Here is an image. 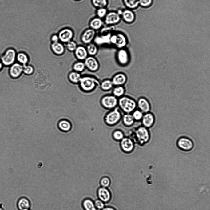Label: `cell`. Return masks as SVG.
I'll return each instance as SVG.
<instances>
[{"instance_id": "40", "label": "cell", "mask_w": 210, "mask_h": 210, "mask_svg": "<svg viewBox=\"0 0 210 210\" xmlns=\"http://www.w3.org/2000/svg\"><path fill=\"white\" fill-rule=\"evenodd\" d=\"M107 9L105 8H99L97 11V14L99 18H103L107 14Z\"/></svg>"}, {"instance_id": "12", "label": "cell", "mask_w": 210, "mask_h": 210, "mask_svg": "<svg viewBox=\"0 0 210 210\" xmlns=\"http://www.w3.org/2000/svg\"><path fill=\"white\" fill-rule=\"evenodd\" d=\"M95 30L91 28L86 30L82 34L81 40L85 44L88 45L94 39L95 36Z\"/></svg>"}, {"instance_id": "6", "label": "cell", "mask_w": 210, "mask_h": 210, "mask_svg": "<svg viewBox=\"0 0 210 210\" xmlns=\"http://www.w3.org/2000/svg\"><path fill=\"white\" fill-rule=\"evenodd\" d=\"M116 59L119 64L123 66H126L130 60L129 52L125 48L118 49L116 54Z\"/></svg>"}, {"instance_id": "5", "label": "cell", "mask_w": 210, "mask_h": 210, "mask_svg": "<svg viewBox=\"0 0 210 210\" xmlns=\"http://www.w3.org/2000/svg\"><path fill=\"white\" fill-rule=\"evenodd\" d=\"M176 145L179 149L184 151H189L192 150L194 146L192 140L185 136L179 138L177 141Z\"/></svg>"}, {"instance_id": "20", "label": "cell", "mask_w": 210, "mask_h": 210, "mask_svg": "<svg viewBox=\"0 0 210 210\" xmlns=\"http://www.w3.org/2000/svg\"><path fill=\"white\" fill-rule=\"evenodd\" d=\"M75 51L76 57L80 60L84 61L88 56L86 48L84 46L77 47Z\"/></svg>"}, {"instance_id": "43", "label": "cell", "mask_w": 210, "mask_h": 210, "mask_svg": "<svg viewBox=\"0 0 210 210\" xmlns=\"http://www.w3.org/2000/svg\"><path fill=\"white\" fill-rule=\"evenodd\" d=\"M23 71L26 74L30 75L32 74L33 71V67L30 66L23 65Z\"/></svg>"}, {"instance_id": "25", "label": "cell", "mask_w": 210, "mask_h": 210, "mask_svg": "<svg viewBox=\"0 0 210 210\" xmlns=\"http://www.w3.org/2000/svg\"><path fill=\"white\" fill-rule=\"evenodd\" d=\"M111 35L110 34H108L106 35L99 36L95 39V43L97 45L110 43V39Z\"/></svg>"}, {"instance_id": "8", "label": "cell", "mask_w": 210, "mask_h": 210, "mask_svg": "<svg viewBox=\"0 0 210 210\" xmlns=\"http://www.w3.org/2000/svg\"><path fill=\"white\" fill-rule=\"evenodd\" d=\"M85 68L91 72L97 71L100 68V64L94 56H88L84 62Z\"/></svg>"}, {"instance_id": "7", "label": "cell", "mask_w": 210, "mask_h": 210, "mask_svg": "<svg viewBox=\"0 0 210 210\" xmlns=\"http://www.w3.org/2000/svg\"><path fill=\"white\" fill-rule=\"evenodd\" d=\"M100 102L102 105L107 109L115 107L118 104V99L112 95L103 96L101 99Z\"/></svg>"}, {"instance_id": "11", "label": "cell", "mask_w": 210, "mask_h": 210, "mask_svg": "<svg viewBox=\"0 0 210 210\" xmlns=\"http://www.w3.org/2000/svg\"><path fill=\"white\" fill-rule=\"evenodd\" d=\"M120 114L117 108L109 113L105 117V121L107 123L110 125L116 123L120 118Z\"/></svg>"}, {"instance_id": "49", "label": "cell", "mask_w": 210, "mask_h": 210, "mask_svg": "<svg viewBox=\"0 0 210 210\" xmlns=\"http://www.w3.org/2000/svg\"><path fill=\"white\" fill-rule=\"evenodd\" d=\"M22 210H30V208H26V209H23Z\"/></svg>"}, {"instance_id": "44", "label": "cell", "mask_w": 210, "mask_h": 210, "mask_svg": "<svg viewBox=\"0 0 210 210\" xmlns=\"http://www.w3.org/2000/svg\"><path fill=\"white\" fill-rule=\"evenodd\" d=\"M113 137L116 139L119 140L123 139V135L121 131H115L114 133Z\"/></svg>"}, {"instance_id": "46", "label": "cell", "mask_w": 210, "mask_h": 210, "mask_svg": "<svg viewBox=\"0 0 210 210\" xmlns=\"http://www.w3.org/2000/svg\"><path fill=\"white\" fill-rule=\"evenodd\" d=\"M101 210H116L113 208L111 207H106L104 208Z\"/></svg>"}, {"instance_id": "27", "label": "cell", "mask_w": 210, "mask_h": 210, "mask_svg": "<svg viewBox=\"0 0 210 210\" xmlns=\"http://www.w3.org/2000/svg\"><path fill=\"white\" fill-rule=\"evenodd\" d=\"M86 48L89 56H94L98 53L97 46L95 43L91 42L87 45Z\"/></svg>"}, {"instance_id": "33", "label": "cell", "mask_w": 210, "mask_h": 210, "mask_svg": "<svg viewBox=\"0 0 210 210\" xmlns=\"http://www.w3.org/2000/svg\"><path fill=\"white\" fill-rule=\"evenodd\" d=\"M73 68L76 72L79 73L83 71L85 68V67L84 62L79 61L74 65Z\"/></svg>"}, {"instance_id": "37", "label": "cell", "mask_w": 210, "mask_h": 210, "mask_svg": "<svg viewBox=\"0 0 210 210\" xmlns=\"http://www.w3.org/2000/svg\"><path fill=\"white\" fill-rule=\"evenodd\" d=\"M139 4L144 8L151 6L153 3V0H138Z\"/></svg>"}, {"instance_id": "38", "label": "cell", "mask_w": 210, "mask_h": 210, "mask_svg": "<svg viewBox=\"0 0 210 210\" xmlns=\"http://www.w3.org/2000/svg\"><path fill=\"white\" fill-rule=\"evenodd\" d=\"M110 180L107 177H104L101 178L100 180V183L101 187L107 188L108 187L110 184Z\"/></svg>"}, {"instance_id": "17", "label": "cell", "mask_w": 210, "mask_h": 210, "mask_svg": "<svg viewBox=\"0 0 210 210\" xmlns=\"http://www.w3.org/2000/svg\"><path fill=\"white\" fill-rule=\"evenodd\" d=\"M120 20V15L115 12H110L106 14L105 22L107 25L115 24L118 22Z\"/></svg>"}, {"instance_id": "19", "label": "cell", "mask_w": 210, "mask_h": 210, "mask_svg": "<svg viewBox=\"0 0 210 210\" xmlns=\"http://www.w3.org/2000/svg\"><path fill=\"white\" fill-rule=\"evenodd\" d=\"M116 39L114 45L118 49L125 48L127 44L126 37L120 33L116 34Z\"/></svg>"}, {"instance_id": "22", "label": "cell", "mask_w": 210, "mask_h": 210, "mask_svg": "<svg viewBox=\"0 0 210 210\" xmlns=\"http://www.w3.org/2000/svg\"><path fill=\"white\" fill-rule=\"evenodd\" d=\"M122 149L125 151H131L133 147V144L132 141L129 138H123L121 143Z\"/></svg>"}, {"instance_id": "41", "label": "cell", "mask_w": 210, "mask_h": 210, "mask_svg": "<svg viewBox=\"0 0 210 210\" xmlns=\"http://www.w3.org/2000/svg\"><path fill=\"white\" fill-rule=\"evenodd\" d=\"M94 203L97 209L101 210L104 208V202L99 199L95 200Z\"/></svg>"}, {"instance_id": "1", "label": "cell", "mask_w": 210, "mask_h": 210, "mask_svg": "<svg viewBox=\"0 0 210 210\" xmlns=\"http://www.w3.org/2000/svg\"><path fill=\"white\" fill-rule=\"evenodd\" d=\"M79 83L81 89L84 91L90 92L99 86L100 82L98 79L94 76L86 75L81 76Z\"/></svg>"}, {"instance_id": "35", "label": "cell", "mask_w": 210, "mask_h": 210, "mask_svg": "<svg viewBox=\"0 0 210 210\" xmlns=\"http://www.w3.org/2000/svg\"><path fill=\"white\" fill-rule=\"evenodd\" d=\"M17 59L18 61L23 64V65H26L28 61V58L26 55L22 53H19L17 56Z\"/></svg>"}, {"instance_id": "14", "label": "cell", "mask_w": 210, "mask_h": 210, "mask_svg": "<svg viewBox=\"0 0 210 210\" xmlns=\"http://www.w3.org/2000/svg\"><path fill=\"white\" fill-rule=\"evenodd\" d=\"M137 105L140 110L143 113H145L150 112L151 106L149 101L145 98H139L137 102Z\"/></svg>"}, {"instance_id": "48", "label": "cell", "mask_w": 210, "mask_h": 210, "mask_svg": "<svg viewBox=\"0 0 210 210\" xmlns=\"http://www.w3.org/2000/svg\"><path fill=\"white\" fill-rule=\"evenodd\" d=\"M3 64L1 61H0V71L2 67Z\"/></svg>"}, {"instance_id": "21", "label": "cell", "mask_w": 210, "mask_h": 210, "mask_svg": "<svg viewBox=\"0 0 210 210\" xmlns=\"http://www.w3.org/2000/svg\"><path fill=\"white\" fill-rule=\"evenodd\" d=\"M17 206L19 210H22L24 209L30 208V200L27 198L22 197L18 200Z\"/></svg>"}, {"instance_id": "3", "label": "cell", "mask_w": 210, "mask_h": 210, "mask_svg": "<svg viewBox=\"0 0 210 210\" xmlns=\"http://www.w3.org/2000/svg\"><path fill=\"white\" fill-rule=\"evenodd\" d=\"M16 56L15 50L12 48H9L1 56L0 61L3 65L6 66H11L14 63Z\"/></svg>"}, {"instance_id": "4", "label": "cell", "mask_w": 210, "mask_h": 210, "mask_svg": "<svg viewBox=\"0 0 210 210\" xmlns=\"http://www.w3.org/2000/svg\"><path fill=\"white\" fill-rule=\"evenodd\" d=\"M136 135L138 141L141 145L148 143L150 139V135L148 129L144 126L140 127L137 129Z\"/></svg>"}, {"instance_id": "23", "label": "cell", "mask_w": 210, "mask_h": 210, "mask_svg": "<svg viewBox=\"0 0 210 210\" xmlns=\"http://www.w3.org/2000/svg\"><path fill=\"white\" fill-rule=\"evenodd\" d=\"M101 89L104 91H108L114 87L111 79H107L102 81L100 83V85Z\"/></svg>"}, {"instance_id": "15", "label": "cell", "mask_w": 210, "mask_h": 210, "mask_svg": "<svg viewBox=\"0 0 210 210\" xmlns=\"http://www.w3.org/2000/svg\"><path fill=\"white\" fill-rule=\"evenodd\" d=\"M23 66L17 63H14L10 67L9 73L10 76L13 78L19 77L23 71Z\"/></svg>"}, {"instance_id": "47", "label": "cell", "mask_w": 210, "mask_h": 210, "mask_svg": "<svg viewBox=\"0 0 210 210\" xmlns=\"http://www.w3.org/2000/svg\"><path fill=\"white\" fill-rule=\"evenodd\" d=\"M0 210H5L3 203H0Z\"/></svg>"}, {"instance_id": "28", "label": "cell", "mask_w": 210, "mask_h": 210, "mask_svg": "<svg viewBox=\"0 0 210 210\" xmlns=\"http://www.w3.org/2000/svg\"><path fill=\"white\" fill-rule=\"evenodd\" d=\"M103 25V22L100 18H95L90 22L89 25L91 28L94 30L100 28Z\"/></svg>"}, {"instance_id": "31", "label": "cell", "mask_w": 210, "mask_h": 210, "mask_svg": "<svg viewBox=\"0 0 210 210\" xmlns=\"http://www.w3.org/2000/svg\"><path fill=\"white\" fill-rule=\"evenodd\" d=\"M81 77L80 73L76 71L71 72L69 75L70 80L75 83H79Z\"/></svg>"}, {"instance_id": "24", "label": "cell", "mask_w": 210, "mask_h": 210, "mask_svg": "<svg viewBox=\"0 0 210 210\" xmlns=\"http://www.w3.org/2000/svg\"><path fill=\"white\" fill-rule=\"evenodd\" d=\"M121 15L123 19L126 22H131L134 20L135 15L131 10L126 9L122 11Z\"/></svg>"}, {"instance_id": "32", "label": "cell", "mask_w": 210, "mask_h": 210, "mask_svg": "<svg viewBox=\"0 0 210 210\" xmlns=\"http://www.w3.org/2000/svg\"><path fill=\"white\" fill-rule=\"evenodd\" d=\"M125 6L128 8L133 9L137 7L139 4L138 0H123Z\"/></svg>"}, {"instance_id": "45", "label": "cell", "mask_w": 210, "mask_h": 210, "mask_svg": "<svg viewBox=\"0 0 210 210\" xmlns=\"http://www.w3.org/2000/svg\"><path fill=\"white\" fill-rule=\"evenodd\" d=\"M51 39L53 42H58L59 38L57 35L54 34L52 36Z\"/></svg>"}, {"instance_id": "9", "label": "cell", "mask_w": 210, "mask_h": 210, "mask_svg": "<svg viewBox=\"0 0 210 210\" xmlns=\"http://www.w3.org/2000/svg\"><path fill=\"white\" fill-rule=\"evenodd\" d=\"M114 86H123L127 82L126 75L122 72H118L114 75L111 79Z\"/></svg>"}, {"instance_id": "34", "label": "cell", "mask_w": 210, "mask_h": 210, "mask_svg": "<svg viewBox=\"0 0 210 210\" xmlns=\"http://www.w3.org/2000/svg\"><path fill=\"white\" fill-rule=\"evenodd\" d=\"M93 5L99 8H104L107 5V0H92Z\"/></svg>"}, {"instance_id": "2", "label": "cell", "mask_w": 210, "mask_h": 210, "mask_svg": "<svg viewBox=\"0 0 210 210\" xmlns=\"http://www.w3.org/2000/svg\"><path fill=\"white\" fill-rule=\"evenodd\" d=\"M118 104L124 111L129 113L136 108L137 102L133 98L124 95L118 99Z\"/></svg>"}, {"instance_id": "10", "label": "cell", "mask_w": 210, "mask_h": 210, "mask_svg": "<svg viewBox=\"0 0 210 210\" xmlns=\"http://www.w3.org/2000/svg\"><path fill=\"white\" fill-rule=\"evenodd\" d=\"M145 114L141 119L143 126L148 129L151 128L155 123V116L150 112Z\"/></svg>"}, {"instance_id": "39", "label": "cell", "mask_w": 210, "mask_h": 210, "mask_svg": "<svg viewBox=\"0 0 210 210\" xmlns=\"http://www.w3.org/2000/svg\"><path fill=\"white\" fill-rule=\"evenodd\" d=\"M143 113L140 110H136L133 112L132 116L134 119L139 120L142 119L143 115Z\"/></svg>"}, {"instance_id": "42", "label": "cell", "mask_w": 210, "mask_h": 210, "mask_svg": "<svg viewBox=\"0 0 210 210\" xmlns=\"http://www.w3.org/2000/svg\"><path fill=\"white\" fill-rule=\"evenodd\" d=\"M67 47L68 49L71 51L75 50L77 47L76 43L74 42L71 41L68 42Z\"/></svg>"}, {"instance_id": "26", "label": "cell", "mask_w": 210, "mask_h": 210, "mask_svg": "<svg viewBox=\"0 0 210 210\" xmlns=\"http://www.w3.org/2000/svg\"><path fill=\"white\" fill-rule=\"evenodd\" d=\"M125 91L124 86H114L113 88L112 95L119 98L124 95Z\"/></svg>"}, {"instance_id": "29", "label": "cell", "mask_w": 210, "mask_h": 210, "mask_svg": "<svg viewBox=\"0 0 210 210\" xmlns=\"http://www.w3.org/2000/svg\"><path fill=\"white\" fill-rule=\"evenodd\" d=\"M82 205L85 210H97L94 202L90 199H85L83 201Z\"/></svg>"}, {"instance_id": "30", "label": "cell", "mask_w": 210, "mask_h": 210, "mask_svg": "<svg viewBox=\"0 0 210 210\" xmlns=\"http://www.w3.org/2000/svg\"><path fill=\"white\" fill-rule=\"evenodd\" d=\"M51 47L54 52L57 55L62 54L64 50L63 45L58 42H53L51 45Z\"/></svg>"}, {"instance_id": "13", "label": "cell", "mask_w": 210, "mask_h": 210, "mask_svg": "<svg viewBox=\"0 0 210 210\" xmlns=\"http://www.w3.org/2000/svg\"><path fill=\"white\" fill-rule=\"evenodd\" d=\"M98 197L99 200L104 203L108 202L111 198V194L109 190L106 188H99L97 192Z\"/></svg>"}, {"instance_id": "16", "label": "cell", "mask_w": 210, "mask_h": 210, "mask_svg": "<svg viewBox=\"0 0 210 210\" xmlns=\"http://www.w3.org/2000/svg\"><path fill=\"white\" fill-rule=\"evenodd\" d=\"M73 35V32L70 29L65 28L60 31L58 36L61 41L68 42L70 41Z\"/></svg>"}, {"instance_id": "36", "label": "cell", "mask_w": 210, "mask_h": 210, "mask_svg": "<svg viewBox=\"0 0 210 210\" xmlns=\"http://www.w3.org/2000/svg\"><path fill=\"white\" fill-rule=\"evenodd\" d=\"M134 119L133 116L129 114L125 115L123 117L124 122L127 125H132L134 122Z\"/></svg>"}, {"instance_id": "18", "label": "cell", "mask_w": 210, "mask_h": 210, "mask_svg": "<svg viewBox=\"0 0 210 210\" xmlns=\"http://www.w3.org/2000/svg\"><path fill=\"white\" fill-rule=\"evenodd\" d=\"M57 127L61 131L67 132L71 130L72 125L69 120L65 119H61L58 122Z\"/></svg>"}]
</instances>
